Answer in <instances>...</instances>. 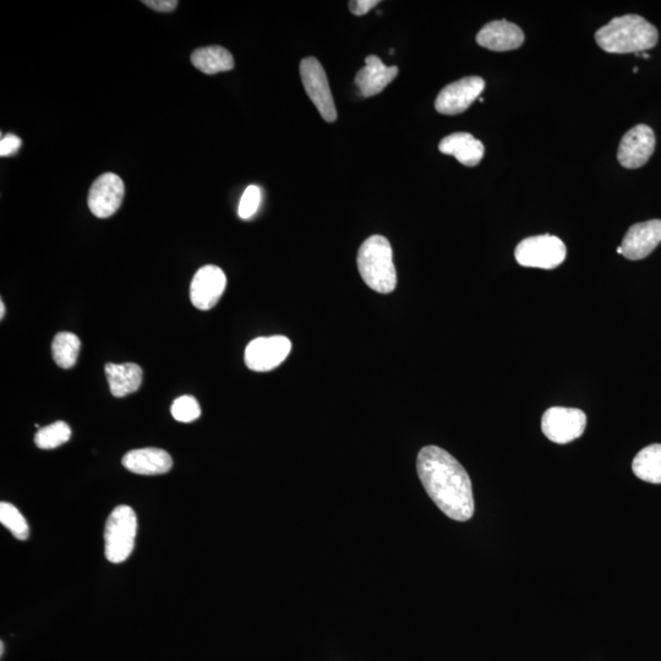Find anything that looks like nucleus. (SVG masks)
<instances>
[{"instance_id":"f257e3e1","label":"nucleus","mask_w":661,"mask_h":661,"mask_svg":"<svg viewBox=\"0 0 661 661\" xmlns=\"http://www.w3.org/2000/svg\"><path fill=\"white\" fill-rule=\"evenodd\" d=\"M417 469L426 493L453 521L466 522L474 515L471 478L462 464L437 446L419 452Z\"/></svg>"},{"instance_id":"f03ea898","label":"nucleus","mask_w":661,"mask_h":661,"mask_svg":"<svg viewBox=\"0 0 661 661\" xmlns=\"http://www.w3.org/2000/svg\"><path fill=\"white\" fill-rule=\"evenodd\" d=\"M658 30L639 15L615 18L597 31L595 41L605 52L641 53L657 46Z\"/></svg>"},{"instance_id":"7ed1b4c3","label":"nucleus","mask_w":661,"mask_h":661,"mask_svg":"<svg viewBox=\"0 0 661 661\" xmlns=\"http://www.w3.org/2000/svg\"><path fill=\"white\" fill-rule=\"evenodd\" d=\"M357 262L366 286L381 294L395 291L397 272L389 240L382 236L366 239L358 251Z\"/></svg>"},{"instance_id":"20e7f679","label":"nucleus","mask_w":661,"mask_h":661,"mask_svg":"<svg viewBox=\"0 0 661 661\" xmlns=\"http://www.w3.org/2000/svg\"><path fill=\"white\" fill-rule=\"evenodd\" d=\"M138 517L133 508L118 506L109 515L105 532L106 557L112 564H122L133 553Z\"/></svg>"},{"instance_id":"39448f33","label":"nucleus","mask_w":661,"mask_h":661,"mask_svg":"<svg viewBox=\"0 0 661 661\" xmlns=\"http://www.w3.org/2000/svg\"><path fill=\"white\" fill-rule=\"evenodd\" d=\"M566 255L564 242L549 234L526 238L517 245L515 251L518 264L543 270L556 269L565 261Z\"/></svg>"},{"instance_id":"423d86ee","label":"nucleus","mask_w":661,"mask_h":661,"mask_svg":"<svg viewBox=\"0 0 661 661\" xmlns=\"http://www.w3.org/2000/svg\"><path fill=\"white\" fill-rule=\"evenodd\" d=\"M300 76H302L305 91L310 100L318 108L321 117L327 123H333L337 119V109L331 94L329 80L319 60L308 57L300 63Z\"/></svg>"},{"instance_id":"0eeeda50","label":"nucleus","mask_w":661,"mask_h":661,"mask_svg":"<svg viewBox=\"0 0 661 661\" xmlns=\"http://www.w3.org/2000/svg\"><path fill=\"white\" fill-rule=\"evenodd\" d=\"M586 426L587 415L576 408L553 407L542 418L544 435L559 445L577 440L583 435Z\"/></svg>"},{"instance_id":"6e6552de","label":"nucleus","mask_w":661,"mask_h":661,"mask_svg":"<svg viewBox=\"0 0 661 661\" xmlns=\"http://www.w3.org/2000/svg\"><path fill=\"white\" fill-rule=\"evenodd\" d=\"M292 351V342L284 336L255 338L245 349V364L258 373L280 366Z\"/></svg>"},{"instance_id":"1a4fd4ad","label":"nucleus","mask_w":661,"mask_h":661,"mask_svg":"<svg viewBox=\"0 0 661 661\" xmlns=\"http://www.w3.org/2000/svg\"><path fill=\"white\" fill-rule=\"evenodd\" d=\"M485 89V81L479 76H468L447 85L435 101L436 111L446 116L466 112Z\"/></svg>"},{"instance_id":"9d476101","label":"nucleus","mask_w":661,"mask_h":661,"mask_svg":"<svg viewBox=\"0 0 661 661\" xmlns=\"http://www.w3.org/2000/svg\"><path fill=\"white\" fill-rule=\"evenodd\" d=\"M227 277L220 267L207 265L195 273L190 284V299L196 309L215 308L225 293Z\"/></svg>"},{"instance_id":"9b49d317","label":"nucleus","mask_w":661,"mask_h":661,"mask_svg":"<svg viewBox=\"0 0 661 661\" xmlns=\"http://www.w3.org/2000/svg\"><path fill=\"white\" fill-rule=\"evenodd\" d=\"M125 187L122 178L114 173H105L92 183L89 204L92 215L108 218L114 215L123 204Z\"/></svg>"},{"instance_id":"f8f14e48","label":"nucleus","mask_w":661,"mask_h":661,"mask_svg":"<svg viewBox=\"0 0 661 661\" xmlns=\"http://www.w3.org/2000/svg\"><path fill=\"white\" fill-rule=\"evenodd\" d=\"M655 150V135L648 125H637L622 138L617 158L622 167L635 169L646 165Z\"/></svg>"},{"instance_id":"ddd939ff","label":"nucleus","mask_w":661,"mask_h":661,"mask_svg":"<svg viewBox=\"0 0 661 661\" xmlns=\"http://www.w3.org/2000/svg\"><path fill=\"white\" fill-rule=\"evenodd\" d=\"M660 243V220L637 223V225L628 229L624 240H622V255L628 260H642L647 258Z\"/></svg>"},{"instance_id":"4468645a","label":"nucleus","mask_w":661,"mask_h":661,"mask_svg":"<svg viewBox=\"0 0 661 661\" xmlns=\"http://www.w3.org/2000/svg\"><path fill=\"white\" fill-rule=\"evenodd\" d=\"M477 42L490 51L506 52L520 48L524 42V34L521 27L508 23L507 20H497L486 24L478 32Z\"/></svg>"},{"instance_id":"2eb2a0df","label":"nucleus","mask_w":661,"mask_h":661,"mask_svg":"<svg viewBox=\"0 0 661 661\" xmlns=\"http://www.w3.org/2000/svg\"><path fill=\"white\" fill-rule=\"evenodd\" d=\"M398 71L397 67H387L379 57L369 56L365 58V67L355 76V85L364 97H373L397 78Z\"/></svg>"},{"instance_id":"dca6fc26","label":"nucleus","mask_w":661,"mask_h":661,"mask_svg":"<svg viewBox=\"0 0 661 661\" xmlns=\"http://www.w3.org/2000/svg\"><path fill=\"white\" fill-rule=\"evenodd\" d=\"M123 466L140 475H161L171 471L173 460L168 452L155 447L133 450L123 457Z\"/></svg>"},{"instance_id":"f3484780","label":"nucleus","mask_w":661,"mask_h":661,"mask_svg":"<svg viewBox=\"0 0 661 661\" xmlns=\"http://www.w3.org/2000/svg\"><path fill=\"white\" fill-rule=\"evenodd\" d=\"M439 149L444 155L456 157V160L467 167L478 166L484 157L482 141L469 133H455L441 140Z\"/></svg>"},{"instance_id":"a211bd4d","label":"nucleus","mask_w":661,"mask_h":661,"mask_svg":"<svg viewBox=\"0 0 661 661\" xmlns=\"http://www.w3.org/2000/svg\"><path fill=\"white\" fill-rule=\"evenodd\" d=\"M109 391L117 398H124L138 391L142 385V369L138 364L125 363L106 365Z\"/></svg>"},{"instance_id":"6ab92c4d","label":"nucleus","mask_w":661,"mask_h":661,"mask_svg":"<svg viewBox=\"0 0 661 661\" xmlns=\"http://www.w3.org/2000/svg\"><path fill=\"white\" fill-rule=\"evenodd\" d=\"M191 63L201 73L215 75L234 69V59L231 52L221 46L201 47L191 54Z\"/></svg>"},{"instance_id":"aec40b11","label":"nucleus","mask_w":661,"mask_h":661,"mask_svg":"<svg viewBox=\"0 0 661 661\" xmlns=\"http://www.w3.org/2000/svg\"><path fill=\"white\" fill-rule=\"evenodd\" d=\"M633 473L643 482L661 484V445L646 447L632 463Z\"/></svg>"},{"instance_id":"412c9836","label":"nucleus","mask_w":661,"mask_h":661,"mask_svg":"<svg viewBox=\"0 0 661 661\" xmlns=\"http://www.w3.org/2000/svg\"><path fill=\"white\" fill-rule=\"evenodd\" d=\"M80 349L78 336L71 332H60L52 343L54 362L62 369H71L78 362Z\"/></svg>"},{"instance_id":"4be33fe9","label":"nucleus","mask_w":661,"mask_h":661,"mask_svg":"<svg viewBox=\"0 0 661 661\" xmlns=\"http://www.w3.org/2000/svg\"><path fill=\"white\" fill-rule=\"evenodd\" d=\"M70 437V426L64 422H56L37 431L35 444L38 449L53 450L67 444Z\"/></svg>"},{"instance_id":"5701e85b","label":"nucleus","mask_w":661,"mask_h":661,"mask_svg":"<svg viewBox=\"0 0 661 661\" xmlns=\"http://www.w3.org/2000/svg\"><path fill=\"white\" fill-rule=\"evenodd\" d=\"M0 522L12 532L16 539L26 540L29 538V524L14 505L8 504V502L0 504Z\"/></svg>"},{"instance_id":"b1692460","label":"nucleus","mask_w":661,"mask_h":661,"mask_svg":"<svg viewBox=\"0 0 661 661\" xmlns=\"http://www.w3.org/2000/svg\"><path fill=\"white\" fill-rule=\"evenodd\" d=\"M173 418L180 423H193L201 415V407L193 396L178 397L171 407Z\"/></svg>"},{"instance_id":"393cba45","label":"nucleus","mask_w":661,"mask_h":661,"mask_svg":"<svg viewBox=\"0 0 661 661\" xmlns=\"http://www.w3.org/2000/svg\"><path fill=\"white\" fill-rule=\"evenodd\" d=\"M261 204V190L256 185H250L244 191L242 199H240L238 215L242 220H250L251 217L258 212Z\"/></svg>"},{"instance_id":"a878e982","label":"nucleus","mask_w":661,"mask_h":661,"mask_svg":"<svg viewBox=\"0 0 661 661\" xmlns=\"http://www.w3.org/2000/svg\"><path fill=\"white\" fill-rule=\"evenodd\" d=\"M21 145H23V142H21L19 136L14 134L5 135L2 142H0V156L8 157L15 155Z\"/></svg>"},{"instance_id":"bb28decb","label":"nucleus","mask_w":661,"mask_h":661,"mask_svg":"<svg viewBox=\"0 0 661 661\" xmlns=\"http://www.w3.org/2000/svg\"><path fill=\"white\" fill-rule=\"evenodd\" d=\"M379 4V0H353V2L349 3V10L354 15L363 16Z\"/></svg>"},{"instance_id":"cd10ccee","label":"nucleus","mask_w":661,"mask_h":661,"mask_svg":"<svg viewBox=\"0 0 661 661\" xmlns=\"http://www.w3.org/2000/svg\"><path fill=\"white\" fill-rule=\"evenodd\" d=\"M147 7L156 10L160 13H171L177 8V0H145Z\"/></svg>"},{"instance_id":"c85d7f7f","label":"nucleus","mask_w":661,"mask_h":661,"mask_svg":"<svg viewBox=\"0 0 661 661\" xmlns=\"http://www.w3.org/2000/svg\"><path fill=\"white\" fill-rule=\"evenodd\" d=\"M4 314H5V307L4 303H0V319H4Z\"/></svg>"},{"instance_id":"c756f323","label":"nucleus","mask_w":661,"mask_h":661,"mask_svg":"<svg viewBox=\"0 0 661 661\" xmlns=\"http://www.w3.org/2000/svg\"><path fill=\"white\" fill-rule=\"evenodd\" d=\"M617 253H619L620 255H622V248H621V247H620L619 249H617Z\"/></svg>"}]
</instances>
